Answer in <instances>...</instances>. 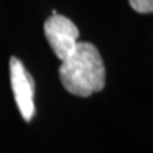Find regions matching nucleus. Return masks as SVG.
<instances>
[{"label":"nucleus","mask_w":153,"mask_h":153,"mask_svg":"<svg viewBox=\"0 0 153 153\" xmlns=\"http://www.w3.org/2000/svg\"><path fill=\"white\" fill-rule=\"evenodd\" d=\"M10 82L11 89L14 94L17 108L22 114L23 119L26 122H30L33 119L36 106H34V91H36V84L31 74L28 72L23 61L17 57L10 58Z\"/></svg>","instance_id":"obj_3"},{"label":"nucleus","mask_w":153,"mask_h":153,"mask_svg":"<svg viewBox=\"0 0 153 153\" xmlns=\"http://www.w3.org/2000/svg\"><path fill=\"white\" fill-rule=\"evenodd\" d=\"M62 87L72 95L89 97L105 87V64L98 48L91 43H78L71 54L61 61L58 70Z\"/></svg>","instance_id":"obj_1"},{"label":"nucleus","mask_w":153,"mask_h":153,"mask_svg":"<svg viewBox=\"0 0 153 153\" xmlns=\"http://www.w3.org/2000/svg\"><path fill=\"white\" fill-rule=\"evenodd\" d=\"M44 34L60 61H64L78 44V27L65 16L53 14L44 23Z\"/></svg>","instance_id":"obj_2"},{"label":"nucleus","mask_w":153,"mask_h":153,"mask_svg":"<svg viewBox=\"0 0 153 153\" xmlns=\"http://www.w3.org/2000/svg\"><path fill=\"white\" fill-rule=\"evenodd\" d=\"M129 4L137 13H153V0H129Z\"/></svg>","instance_id":"obj_4"}]
</instances>
